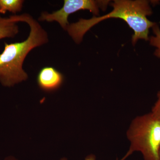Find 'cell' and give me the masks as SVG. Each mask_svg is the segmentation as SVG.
<instances>
[{"label": "cell", "instance_id": "1", "mask_svg": "<svg viewBox=\"0 0 160 160\" xmlns=\"http://www.w3.org/2000/svg\"><path fill=\"white\" fill-rule=\"evenodd\" d=\"M112 11L103 16L93 17L89 19H81L72 23L67 30L75 42L79 44L83 36L92 27L107 19L114 18L123 20L134 31L132 42L134 45L139 39L149 40V30L156 23L149 21L147 16L152 13L149 2L146 0H116L111 3Z\"/></svg>", "mask_w": 160, "mask_h": 160}, {"label": "cell", "instance_id": "2", "mask_svg": "<svg viewBox=\"0 0 160 160\" xmlns=\"http://www.w3.org/2000/svg\"><path fill=\"white\" fill-rule=\"evenodd\" d=\"M24 22L30 27L29 37L20 42L5 43L4 51L0 54V82L6 87L14 86L28 78L22 68L26 57L32 49L49 41L46 30L32 17L26 13Z\"/></svg>", "mask_w": 160, "mask_h": 160}, {"label": "cell", "instance_id": "3", "mask_svg": "<svg viewBox=\"0 0 160 160\" xmlns=\"http://www.w3.org/2000/svg\"><path fill=\"white\" fill-rule=\"evenodd\" d=\"M130 147L126 154L134 152L142 154L144 160H160V120L152 112L139 116L132 121L127 132Z\"/></svg>", "mask_w": 160, "mask_h": 160}, {"label": "cell", "instance_id": "4", "mask_svg": "<svg viewBox=\"0 0 160 160\" xmlns=\"http://www.w3.org/2000/svg\"><path fill=\"white\" fill-rule=\"evenodd\" d=\"M109 1L93 0H65L61 9L49 13L42 12L39 20L47 22H57L61 27L66 30L69 25L68 17L70 14L81 10H88L98 15L99 8L105 9Z\"/></svg>", "mask_w": 160, "mask_h": 160}, {"label": "cell", "instance_id": "5", "mask_svg": "<svg viewBox=\"0 0 160 160\" xmlns=\"http://www.w3.org/2000/svg\"><path fill=\"white\" fill-rule=\"evenodd\" d=\"M63 75L52 66H46L41 69L37 76V82L41 89L46 92L54 91L62 86Z\"/></svg>", "mask_w": 160, "mask_h": 160}, {"label": "cell", "instance_id": "6", "mask_svg": "<svg viewBox=\"0 0 160 160\" xmlns=\"http://www.w3.org/2000/svg\"><path fill=\"white\" fill-rule=\"evenodd\" d=\"M25 18V14L11 16L8 18H2L0 15V39L14 38L19 32L17 23L24 22Z\"/></svg>", "mask_w": 160, "mask_h": 160}, {"label": "cell", "instance_id": "7", "mask_svg": "<svg viewBox=\"0 0 160 160\" xmlns=\"http://www.w3.org/2000/svg\"><path fill=\"white\" fill-rule=\"evenodd\" d=\"M24 1L22 0H0V13L5 14L9 11L16 13L22 10Z\"/></svg>", "mask_w": 160, "mask_h": 160}, {"label": "cell", "instance_id": "8", "mask_svg": "<svg viewBox=\"0 0 160 160\" xmlns=\"http://www.w3.org/2000/svg\"><path fill=\"white\" fill-rule=\"evenodd\" d=\"M152 28L154 35L150 37L149 41L150 45L156 48L155 55L157 57L160 58V29L156 23Z\"/></svg>", "mask_w": 160, "mask_h": 160}, {"label": "cell", "instance_id": "9", "mask_svg": "<svg viewBox=\"0 0 160 160\" xmlns=\"http://www.w3.org/2000/svg\"><path fill=\"white\" fill-rule=\"evenodd\" d=\"M157 100L152 109L151 112L160 120V90L158 92Z\"/></svg>", "mask_w": 160, "mask_h": 160}, {"label": "cell", "instance_id": "10", "mask_svg": "<svg viewBox=\"0 0 160 160\" xmlns=\"http://www.w3.org/2000/svg\"><path fill=\"white\" fill-rule=\"evenodd\" d=\"M127 158H128V157L126 155H125L124 157L122 159H117V160H125ZM60 160H67V159L66 158H63L61 159ZM85 160H96V156L94 155L93 154L89 155L87 156L86 157V158H85Z\"/></svg>", "mask_w": 160, "mask_h": 160}, {"label": "cell", "instance_id": "11", "mask_svg": "<svg viewBox=\"0 0 160 160\" xmlns=\"http://www.w3.org/2000/svg\"><path fill=\"white\" fill-rule=\"evenodd\" d=\"M5 160H18L12 156H9L6 158Z\"/></svg>", "mask_w": 160, "mask_h": 160}, {"label": "cell", "instance_id": "12", "mask_svg": "<svg viewBox=\"0 0 160 160\" xmlns=\"http://www.w3.org/2000/svg\"><path fill=\"white\" fill-rule=\"evenodd\" d=\"M159 159L160 160V149L159 151Z\"/></svg>", "mask_w": 160, "mask_h": 160}]
</instances>
